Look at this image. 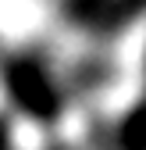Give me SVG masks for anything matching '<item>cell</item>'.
I'll list each match as a JSON object with an SVG mask.
<instances>
[{
	"mask_svg": "<svg viewBox=\"0 0 146 150\" xmlns=\"http://www.w3.org/2000/svg\"><path fill=\"white\" fill-rule=\"evenodd\" d=\"M0 79H4V93L11 97V104L22 111L25 118L50 125L61 118L64 111V93L57 86V79L50 75V68L32 57V54H14L4 61L0 68Z\"/></svg>",
	"mask_w": 146,
	"mask_h": 150,
	"instance_id": "1",
	"label": "cell"
},
{
	"mask_svg": "<svg viewBox=\"0 0 146 150\" xmlns=\"http://www.w3.org/2000/svg\"><path fill=\"white\" fill-rule=\"evenodd\" d=\"M146 14V0H107V4L96 11V18L89 22V29L96 32H118L125 25H132L135 18Z\"/></svg>",
	"mask_w": 146,
	"mask_h": 150,
	"instance_id": "2",
	"label": "cell"
},
{
	"mask_svg": "<svg viewBox=\"0 0 146 150\" xmlns=\"http://www.w3.org/2000/svg\"><path fill=\"white\" fill-rule=\"evenodd\" d=\"M114 146L118 150H146V97L135 100L121 115V122L114 129Z\"/></svg>",
	"mask_w": 146,
	"mask_h": 150,
	"instance_id": "3",
	"label": "cell"
},
{
	"mask_svg": "<svg viewBox=\"0 0 146 150\" xmlns=\"http://www.w3.org/2000/svg\"><path fill=\"white\" fill-rule=\"evenodd\" d=\"M103 4H107V0H64V11H68V18H71V22L89 25Z\"/></svg>",
	"mask_w": 146,
	"mask_h": 150,
	"instance_id": "4",
	"label": "cell"
},
{
	"mask_svg": "<svg viewBox=\"0 0 146 150\" xmlns=\"http://www.w3.org/2000/svg\"><path fill=\"white\" fill-rule=\"evenodd\" d=\"M0 150H14V136H11V122L0 115Z\"/></svg>",
	"mask_w": 146,
	"mask_h": 150,
	"instance_id": "5",
	"label": "cell"
},
{
	"mask_svg": "<svg viewBox=\"0 0 146 150\" xmlns=\"http://www.w3.org/2000/svg\"><path fill=\"white\" fill-rule=\"evenodd\" d=\"M142 79H146V54H142Z\"/></svg>",
	"mask_w": 146,
	"mask_h": 150,
	"instance_id": "6",
	"label": "cell"
}]
</instances>
